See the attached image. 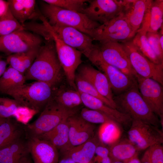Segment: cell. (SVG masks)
I'll return each mask as SVG.
<instances>
[{
  "instance_id": "cell-1",
  "label": "cell",
  "mask_w": 163,
  "mask_h": 163,
  "mask_svg": "<svg viewBox=\"0 0 163 163\" xmlns=\"http://www.w3.org/2000/svg\"><path fill=\"white\" fill-rule=\"evenodd\" d=\"M62 71L53 39L45 40L24 75L26 80L44 82L53 88L61 80Z\"/></svg>"
},
{
  "instance_id": "cell-2",
  "label": "cell",
  "mask_w": 163,
  "mask_h": 163,
  "mask_svg": "<svg viewBox=\"0 0 163 163\" xmlns=\"http://www.w3.org/2000/svg\"><path fill=\"white\" fill-rule=\"evenodd\" d=\"M113 99L117 109L129 116L132 120H139L158 127L161 125L158 117L142 98L137 85L114 96Z\"/></svg>"
},
{
  "instance_id": "cell-3",
  "label": "cell",
  "mask_w": 163,
  "mask_h": 163,
  "mask_svg": "<svg viewBox=\"0 0 163 163\" xmlns=\"http://www.w3.org/2000/svg\"><path fill=\"white\" fill-rule=\"evenodd\" d=\"M42 2L40 3V12L50 26L58 25L73 27L91 37L92 30L101 25L90 20L83 13Z\"/></svg>"
},
{
  "instance_id": "cell-4",
  "label": "cell",
  "mask_w": 163,
  "mask_h": 163,
  "mask_svg": "<svg viewBox=\"0 0 163 163\" xmlns=\"http://www.w3.org/2000/svg\"><path fill=\"white\" fill-rule=\"evenodd\" d=\"M53 88L47 83L37 81L25 83L8 91L5 94L12 97L20 106L38 113L43 110L52 98Z\"/></svg>"
},
{
  "instance_id": "cell-5",
  "label": "cell",
  "mask_w": 163,
  "mask_h": 163,
  "mask_svg": "<svg viewBox=\"0 0 163 163\" xmlns=\"http://www.w3.org/2000/svg\"><path fill=\"white\" fill-rule=\"evenodd\" d=\"M78 111V109H70L64 107L52 97L38 118L27 125L25 128L27 135L28 139L39 137L69 117L77 113Z\"/></svg>"
},
{
  "instance_id": "cell-6",
  "label": "cell",
  "mask_w": 163,
  "mask_h": 163,
  "mask_svg": "<svg viewBox=\"0 0 163 163\" xmlns=\"http://www.w3.org/2000/svg\"><path fill=\"white\" fill-rule=\"evenodd\" d=\"M135 35L123 11L108 22L92 30L91 37L100 43L123 42L132 40Z\"/></svg>"
},
{
  "instance_id": "cell-7",
  "label": "cell",
  "mask_w": 163,
  "mask_h": 163,
  "mask_svg": "<svg viewBox=\"0 0 163 163\" xmlns=\"http://www.w3.org/2000/svg\"><path fill=\"white\" fill-rule=\"evenodd\" d=\"M90 55L98 57L128 75L137 77V75L133 68L126 53L119 42L94 44L89 56Z\"/></svg>"
},
{
  "instance_id": "cell-8",
  "label": "cell",
  "mask_w": 163,
  "mask_h": 163,
  "mask_svg": "<svg viewBox=\"0 0 163 163\" xmlns=\"http://www.w3.org/2000/svg\"><path fill=\"white\" fill-rule=\"evenodd\" d=\"M121 44L137 75L152 78L163 85V64H156L149 60L134 44L132 39Z\"/></svg>"
},
{
  "instance_id": "cell-9",
  "label": "cell",
  "mask_w": 163,
  "mask_h": 163,
  "mask_svg": "<svg viewBox=\"0 0 163 163\" xmlns=\"http://www.w3.org/2000/svg\"><path fill=\"white\" fill-rule=\"evenodd\" d=\"M43 42L42 37L24 29H21L0 37V52L9 55L26 52L40 47Z\"/></svg>"
},
{
  "instance_id": "cell-10",
  "label": "cell",
  "mask_w": 163,
  "mask_h": 163,
  "mask_svg": "<svg viewBox=\"0 0 163 163\" xmlns=\"http://www.w3.org/2000/svg\"><path fill=\"white\" fill-rule=\"evenodd\" d=\"M48 27L54 42L57 56L61 67L69 84L77 90L75 84L76 71L82 64V53L65 43Z\"/></svg>"
},
{
  "instance_id": "cell-11",
  "label": "cell",
  "mask_w": 163,
  "mask_h": 163,
  "mask_svg": "<svg viewBox=\"0 0 163 163\" xmlns=\"http://www.w3.org/2000/svg\"><path fill=\"white\" fill-rule=\"evenodd\" d=\"M128 136L139 151L163 142V133L159 127L138 120H132Z\"/></svg>"
},
{
  "instance_id": "cell-12",
  "label": "cell",
  "mask_w": 163,
  "mask_h": 163,
  "mask_svg": "<svg viewBox=\"0 0 163 163\" xmlns=\"http://www.w3.org/2000/svg\"><path fill=\"white\" fill-rule=\"evenodd\" d=\"M88 58L106 77L112 92L119 95L137 85L136 78L128 75L98 57L90 55Z\"/></svg>"
},
{
  "instance_id": "cell-13",
  "label": "cell",
  "mask_w": 163,
  "mask_h": 163,
  "mask_svg": "<svg viewBox=\"0 0 163 163\" xmlns=\"http://www.w3.org/2000/svg\"><path fill=\"white\" fill-rule=\"evenodd\" d=\"M138 89L144 101L152 111L160 118L161 125L163 123V85L150 78L137 75Z\"/></svg>"
},
{
  "instance_id": "cell-14",
  "label": "cell",
  "mask_w": 163,
  "mask_h": 163,
  "mask_svg": "<svg viewBox=\"0 0 163 163\" xmlns=\"http://www.w3.org/2000/svg\"><path fill=\"white\" fill-rule=\"evenodd\" d=\"M88 3L83 13L101 24L121 13L124 6L123 0H89Z\"/></svg>"
},
{
  "instance_id": "cell-15",
  "label": "cell",
  "mask_w": 163,
  "mask_h": 163,
  "mask_svg": "<svg viewBox=\"0 0 163 163\" xmlns=\"http://www.w3.org/2000/svg\"><path fill=\"white\" fill-rule=\"evenodd\" d=\"M49 25L58 38L65 43L79 51L87 57H88L94 46L93 43L94 40L91 37L73 27Z\"/></svg>"
},
{
  "instance_id": "cell-16",
  "label": "cell",
  "mask_w": 163,
  "mask_h": 163,
  "mask_svg": "<svg viewBox=\"0 0 163 163\" xmlns=\"http://www.w3.org/2000/svg\"><path fill=\"white\" fill-rule=\"evenodd\" d=\"M67 121L69 142L65 152L91 139L96 133L95 126L84 120L77 113L69 117Z\"/></svg>"
},
{
  "instance_id": "cell-17",
  "label": "cell",
  "mask_w": 163,
  "mask_h": 163,
  "mask_svg": "<svg viewBox=\"0 0 163 163\" xmlns=\"http://www.w3.org/2000/svg\"><path fill=\"white\" fill-rule=\"evenodd\" d=\"M78 74L90 83L103 96L117 106L113 92L105 75L89 64H82L78 69Z\"/></svg>"
},
{
  "instance_id": "cell-18",
  "label": "cell",
  "mask_w": 163,
  "mask_h": 163,
  "mask_svg": "<svg viewBox=\"0 0 163 163\" xmlns=\"http://www.w3.org/2000/svg\"><path fill=\"white\" fill-rule=\"evenodd\" d=\"M27 142L34 163H58V150L50 142L37 137L29 138Z\"/></svg>"
},
{
  "instance_id": "cell-19",
  "label": "cell",
  "mask_w": 163,
  "mask_h": 163,
  "mask_svg": "<svg viewBox=\"0 0 163 163\" xmlns=\"http://www.w3.org/2000/svg\"><path fill=\"white\" fill-rule=\"evenodd\" d=\"M152 0H123V12L135 35L140 29Z\"/></svg>"
},
{
  "instance_id": "cell-20",
  "label": "cell",
  "mask_w": 163,
  "mask_h": 163,
  "mask_svg": "<svg viewBox=\"0 0 163 163\" xmlns=\"http://www.w3.org/2000/svg\"><path fill=\"white\" fill-rule=\"evenodd\" d=\"M80 93L82 103L86 107L103 113L119 125H126L131 123L132 119L127 114L106 105L97 98Z\"/></svg>"
},
{
  "instance_id": "cell-21",
  "label": "cell",
  "mask_w": 163,
  "mask_h": 163,
  "mask_svg": "<svg viewBox=\"0 0 163 163\" xmlns=\"http://www.w3.org/2000/svg\"><path fill=\"white\" fill-rule=\"evenodd\" d=\"M101 142L96 133L91 139L66 151L62 157L70 158L76 163H89L92 161L96 148Z\"/></svg>"
},
{
  "instance_id": "cell-22",
  "label": "cell",
  "mask_w": 163,
  "mask_h": 163,
  "mask_svg": "<svg viewBox=\"0 0 163 163\" xmlns=\"http://www.w3.org/2000/svg\"><path fill=\"white\" fill-rule=\"evenodd\" d=\"M9 10L23 26L27 20L39 18L41 14L36 9L34 0H8Z\"/></svg>"
},
{
  "instance_id": "cell-23",
  "label": "cell",
  "mask_w": 163,
  "mask_h": 163,
  "mask_svg": "<svg viewBox=\"0 0 163 163\" xmlns=\"http://www.w3.org/2000/svg\"><path fill=\"white\" fill-rule=\"evenodd\" d=\"M163 0H152L145 13L139 30L158 32L163 26Z\"/></svg>"
},
{
  "instance_id": "cell-24",
  "label": "cell",
  "mask_w": 163,
  "mask_h": 163,
  "mask_svg": "<svg viewBox=\"0 0 163 163\" xmlns=\"http://www.w3.org/2000/svg\"><path fill=\"white\" fill-rule=\"evenodd\" d=\"M67 119L50 131L38 137L50 142L57 150H60L62 155L66 151L69 142V128Z\"/></svg>"
},
{
  "instance_id": "cell-25",
  "label": "cell",
  "mask_w": 163,
  "mask_h": 163,
  "mask_svg": "<svg viewBox=\"0 0 163 163\" xmlns=\"http://www.w3.org/2000/svg\"><path fill=\"white\" fill-rule=\"evenodd\" d=\"M109 156L112 161L125 162L139 152L136 147L129 139L116 140L109 145Z\"/></svg>"
},
{
  "instance_id": "cell-26",
  "label": "cell",
  "mask_w": 163,
  "mask_h": 163,
  "mask_svg": "<svg viewBox=\"0 0 163 163\" xmlns=\"http://www.w3.org/2000/svg\"><path fill=\"white\" fill-rule=\"evenodd\" d=\"M53 98L59 104L70 109H78L82 102L79 92L77 90L61 87L53 91Z\"/></svg>"
},
{
  "instance_id": "cell-27",
  "label": "cell",
  "mask_w": 163,
  "mask_h": 163,
  "mask_svg": "<svg viewBox=\"0 0 163 163\" xmlns=\"http://www.w3.org/2000/svg\"><path fill=\"white\" fill-rule=\"evenodd\" d=\"M26 81L24 74L9 66L0 78V92L5 94L8 91L24 84Z\"/></svg>"
},
{
  "instance_id": "cell-28",
  "label": "cell",
  "mask_w": 163,
  "mask_h": 163,
  "mask_svg": "<svg viewBox=\"0 0 163 163\" xmlns=\"http://www.w3.org/2000/svg\"><path fill=\"white\" fill-rule=\"evenodd\" d=\"M22 130L18 124L7 118L0 125V149L6 147L16 138L22 136Z\"/></svg>"
},
{
  "instance_id": "cell-29",
  "label": "cell",
  "mask_w": 163,
  "mask_h": 163,
  "mask_svg": "<svg viewBox=\"0 0 163 163\" xmlns=\"http://www.w3.org/2000/svg\"><path fill=\"white\" fill-rule=\"evenodd\" d=\"M147 32L139 30L132 39L133 43L151 61L156 64H163V62L159 60L150 46L146 36Z\"/></svg>"
},
{
  "instance_id": "cell-30",
  "label": "cell",
  "mask_w": 163,
  "mask_h": 163,
  "mask_svg": "<svg viewBox=\"0 0 163 163\" xmlns=\"http://www.w3.org/2000/svg\"><path fill=\"white\" fill-rule=\"evenodd\" d=\"M75 81L77 89L80 93L85 94L97 98L106 105L117 109L116 106L101 95L90 83L78 74H76Z\"/></svg>"
},
{
  "instance_id": "cell-31",
  "label": "cell",
  "mask_w": 163,
  "mask_h": 163,
  "mask_svg": "<svg viewBox=\"0 0 163 163\" xmlns=\"http://www.w3.org/2000/svg\"><path fill=\"white\" fill-rule=\"evenodd\" d=\"M21 29L24 30L23 26L13 16L9 9L5 14L0 17V37Z\"/></svg>"
},
{
  "instance_id": "cell-32",
  "label": "cell",
  "mask_w": 163,
  "mask_h": 163,
  "mask_svg": "<svg viewBox=\"0 0 163 163\" xmlns=\"http://www.w3.org/2000/svg\"><path fill=\"white\" fill-rule=\"evenodd\" d=\"M43 1L62 9L83 13L89 0H43Z\"/></svg>"
},
{
  "instance_id": "cell-33",
  "label": "cell",
  "mask_w": 163,
  "mask_h": 163,
  "mask_svg": "<svg viewBox=\"0 0 163 163\" xmlns=\"http://www.w3.org/2000/svg\"><path fill=\"white\" fill-rule=\"evenodd\" d=\"M79 115L84 120L92 124L111 123L119 125L103 113L86 107L82 109Z\"/></svg>"
},
{
  "instance_id": "cell-34",
  "label": "cell",
  "mask_w": 163,
  "mask_h": 163,
  "mask_svg": "<svg viewBox=\"0 0 163 163\" xmlns=\"http://www.w3.org/2000/svg\"><path fill=\"white\" fill-rule=\"evenodd\" d=\"M119 128V125L112 123L102 124L97 133L101 141L105 145H110L116 141L118 136Z\"/></svg>"
},
{
  "instance_id": "cell-35",
  "label": "cell",
  "mask_w": 163,
  "mask_h": 163,
  "mask_svg": "<svg viewBox=\"0 0 163 163\" xmlns=\"http://www.w3.org/2000/svg\"><path fill=\"white\" fill-rule=\"evenodd\" d=\"M20 106L14 99L0 97V117L10 118L14 116Z\"/></svg>"
},
{
  "instance_id": "cell-36",
  "label": "cell",
  "mask_w": 163,
  "mask_h": 163,
  "mask_svg": "<svg viewBox=\"0 0 163 163\" xmlns=\"http://www.w3.org/2000/svg\"><path fill=\"white\" fill-rule=\"evenodd\" d=\"M21 136L14 139L8 146L14 154L21 160L27 157L30 153L27 142H26L22 139Z\"/></svg>"
},
{
  "instance_id": "cell-37",
  "label": "cell",
  "mask_w": 163,
  "mask_h": 163,
  "mask_svg": "<svg viewBox=\"0 0 163 163\" xmlns=\"http://www.w3.org/2000/svg\"><path fill=\"white\" fill-rule=\"evenodd\" d=\"M146 36L152 50L159 60L163 62V49L161 48L160 43L158 31L156 32H147Z\"/></svg>"
},
{
  "instance_id": "cell-38",
  "label": "cell",
  "mask_w": 163,
  "mask_h": 163,
  "mask_svg": "<svg viewBox=\"0 0 163 163\" xmlns=\"http://www.w3.org/2000/svg\"><path fill=\"white\" fill-rule=\"evenodd\" d=\"M151 163H163V147L162 144H157L147 149Z\"/></svg>"
},
{
  "instance_id": "cell-39",
  "label": "cell",
  "mask_w": 163,
  "mask_h": 163,
  "mask_svg": "<svg viewBox=\"0 0 163 163\" xmlns=\"http://www.w3.org/2000/svg\"><path fill=\"white\" fill-rule=\"evenodd\" d=\"M24 53H19L9 55L6 60L9 66L24 74L26 72L22 66V60Z\"/></svg>"
},
{
  "instance_id": "cell-40",
  "label": "cell",
  "mask_w": 163,
  "mask_h": 163,
  "mask_svg": "<svg viewBox=\"0 0 163 163\" xmlns=\"http://www.w3.org/2000/svg\"><path fill=\"white\" fill-rule=\"evenodd\" d=\"M7 146L0 149V163H20L21 160Z\"/></svg>"
},
{
  "instance_id": "cell-41",
  "label": "cell",
  "mask_w": 163,
  "mask_h": 163,
  "mask_svg": "<svg viewBox=\"0 0 163 163\" xmlns=\"http://www.w3.org/2000/svg\"><path fill=\"white\" fill-rule=\"evenodd\" d=\"M40 48H34L25 53L22 60V65L26 72L35 60Z\"/></svg>"
},
{
  "instance_id": "cell-42",
  "label": "cell",
  "mask_w": 163,
  "mask_h": 163,
  "mask_svg": "<svg viewBox=\"0 0 163 163\" xmlns=\"http://www.w3.org/2000/svg\"><path fill=\"white\" fill-rule=\"evenodd\" d=\"M109 149L108 147L101 142L96 147L94 161H96L109 156Z\"/></svg>"
},
{
  "instance_id": "cell-43",
  "label": "cell",
  "mask_w": 163,
  "mask_h": 163,
  "mask_svg": "<svg viewBox=\"0 0 163 163\" xmlns=\"http://www.w3.org/2000/svg\"><path fill=\"white\" fill-rule=\"evenodd\" d=\"M9 9L7 1L0 0V17L5 14Z\"/></svg>"
},
{
  "instance_id": "cell-44",
  "label": "cell",
  "mask_w": 163,
  "mask_h": 163,
  "mask_svg": "<svg viewBox=\"0 0 163 163\" xmlns=\"http://www.w3.org/2000/svg\"><path fill=\"white\" fill-rule=\"evenodd\" d=\"M8 63L6 61L2 59L0 61V78L7 68Z\"/></svg>"
},
{
  "instance_id": "cell-45",
  "label": "cell",
  "mask_w": 163,
  "mask_h": 163,
  "mask_svg": "<svg viewBox=\"0 0 163 163\" xmlns=\"http://www.w3.org/2000/svg\"><path fill=\"white\" fill-rule=\"evenodd\" d=\"M112 161V160L109 156L94 161V163H111Z\"/></svg>"
},
{
  "instance_id": "cell-46",
  "label": "cell",
  "mask_w": 163,
  "mask_h": 163,
  "mask_svg": "<svg viewBox=\"0 0 163 163\" xmlns=\"http://www.w3.org/2000/svg\"><path fill=\"white\" fill-rule=\"evenodd\" d=\"M141 163H151L147 150L140 160Z\"/></svg>"
},
{
  "instance_id": "cell-47",
  "label": "cell",
  "mask_w": 163,
  "mask_h": 163,
  "mask_svg": "<svg viewBox=\"0 0 163 163\" xmlns=\"http://www.w3.org/2000/svg\"><path fill=\"white\" fill-rule=\"evenodd\" d=\"M124 163H141L140 160L138 157V155H136Z\"/></svg>"
},
{
  "instance_id": "cell-48",
  "label": "cell",
  "mask_w": 163,
  "mask_h": 163,
  "mask_svg": "<svg viewBox=\"0 0 163 163\" xmlns=\"http://www.w3.org/2000/svg\"><path fill=\"white\" fill-rule=\"evenodd\" d=\"M159 30L160 31H158L159 41L161 47L163 49V26Z\"/></svg>"
},
{
  "instance_id": "cell-49",
  "label": "cell",
  "mask_w": 163,
  "mask_h": 163,
  "mask_svg": "<svg viewBox=\"0 0 163 163\" xmlns=\"http://www.w3.org/2000/svg\"><path fill=\"white\" fill-rule=\"evenodd\" d=\"M59 163H76L72 159L68 158L62 157Z\"/></svg>"
},
{
  "instance_id": "cell-50",
  "label": "cell",
  "mask_w": 163,
  "mask_h": 163,
  "mask_svg": "<svg viewBox=\"0 0 163 163\" xmlns=\"http://www.w3.org/2000/svg\"><path fill=\"white\" fill-rule=\"evenodd\" d=\"M20 163H32V162L27 156L23 158L21 160Z\"/></svg>"
},
{
  "instance_id": "cell-51",
  "label": "cell",
  "mask_w": 163,
  "mask_h": 163,
  "mask_svg": "<svg viewBox=\"0 0 163 163\" xmlns=\"http://www.w3.org/2000/svg\"><path fill=\"white\" fill-rule=\"evenodd\" d=\"M6 120V118H4L0 117V125L4 122Z\"/></svg>"
},
{
  "instance_id": "cell-52",
  "label": "cell",
  "mask_w": 163,
  "mask_h": 163,
  "mask_svg": "<svg viewBox=\"0 0 163 163\" xmlns=\"http://www.w3.org/2000/svg\"><path fill=\"white\" fill-rule=\"evenodd\" d=\"M111 163H124V162L118 161H112Z\"/></svg>"
},
{
  "instance_id": "cell-53",
  "label": "cell",
  "mask_w": 163,
  "mask_h": 163,
  "mask_svg": "<svg viewBox=\"0 0 163 163\" xmlns=\"http://www.w3.org/2000/svg\"><path fill=\"white\" fill-rule=\"evenodd\" d=\"M89 163H93V162L92 161H91V162H90Z\"/></svg>"
}]
</instances>
